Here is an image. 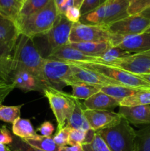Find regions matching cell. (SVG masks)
<instances>
[{
  "label": "cell",
  "mask_w": 150,
  "mask_h": 151,
  "mask_svg": "<svg viewBox=\"0 0 150 151\" xmlns=\"http://www.w3.org/2000/svg\"><path fill=\"white\" fill-rule=\"evenodd\" d=\"M70 63L71 66V75L66 79V86L77 85V84H87V85L96 86H124L94 71L81 67L74 63Z\"/></svg>",
  "instance_id": "9"
},
{
  "label": "cell",
  "mask_w": 150,
  "mask_h": 151,
  "mask_svg": "<svg viewBox=\"0 0 150 151\" xmlns=\"http://www.w3.org/2000/svg\"><path fill=\"white\" fill-rule=\"evenodd\" d=\"M54 131V127L50 121H44L38 128L37 131L40 133L41 136L51 137Z\"/></svg>",
  "instance_id": "40"
},
{
  "label": "cell",
  "mask_w": 150,
  "mask_h": 151,
  "mask_svg": "<svg viewBox=\"0 0 150 151\" xmlns=\"http://www.w3.org/2000/svg\"><path fill=\"white\" fill-rule=\"evenodd\" d=\"M78 65L81 67L105 76L106 78L119 83L121 85L143 90H150V84L139 75L129 73L126 71L115 67L111 65L99 62H69Z\"/></svg>",
  "instance_id": "4"
},
{
  "label": "cell",
  "mask_w": 150,
  "mask_h": 151,
  "mask_svg": "<svg viewBox=\"0 0 150 151\" xmlns=\"http://www.w3.org/2000/svg\"><path fill=\"white\" fill-rule=\"evenodd\" d=\"M130 54L131 53L118 47H110L104 54L99 57L98 62L106 63V64H110L120 58L126 57Z\"/></svg>",
  "instance_id": "33"
},
{
  "label": "cell",
  "mask_w": 150,
  "mask_h": 151,
  "mask_svg": "<svg viewBox=\"0 0 150 151\" xmlns=\"http://www.w3.org/2000/svg\"><path fill=\"white\" fill-rule=\"evenodd\" d=\"M109 65L134 75L150 74V50L120 58Z\"/></svg>",
  "instance_id": "11"
},
{
  "label": "cell",
  "mask_w": 150,
  "mask_h": 151,
  "mask_svg": "<svg viewBox=\"0 0 150 151\" xmlns=\"http://www.w3.org/2000/svg\"><path fill=\"white\" fill-rule=\"evenodd\" d=\"M23 105L19 106H0V120L13 124L20 117L21 109Z\"/></svg>",
  "instance_id": "31"
},
{
  "label": "cell",
  "mask_w": 150,
  "mask_h": 151,
  "mask_svg": "<svg viewBox=\"0 0 150 151\" xmlns=\"http://www.w3.org/2000/svg\"><path fill=\"white\" fill-rule=\"evenodd\" d=\"M98 133L111 151H135V131L123 118L116 126Z\"/></svg>",
  "instance_id": "5"
},
{
  "label": "cell",
  "mask_w": 150,
  "mask_h": 151,
  "mask_svg": "<svg viewBox=\"0 0 150 151\" xmlns=\"http://www.w3.org/2000/svg\"><path fill=\"white\" fill-rule=\"evenodd\" d=\"M83 111L84 109L79 99L75 97L74 108L68 119L66 125L70 128L81 130L84 131H88L91 130L88 120L84 115Z\"/></svg>",
  "instance_id": "21"
},
{
  "label": "cell",
  "mask_w": 150,
  "mask_h": 151,
  "mask_svg": "<svg viewBox=\"0 0 150 151\" xmlns=\"http://www.w3.org/2000/svg\"><path fill=\"white\" fill-rule=\"evenodd\" d=\"M88 131L71 128L69 131V145H82L87 142Z\"/></svg>",
  "instance_id": "35"
},
{
  "label": "cell",
  "mask_w": 150,
  "mask_h": 151,
  "mask_svg": "<svg viewBox=\"0 0 150 151\" xmlns=\"http://www.w3.org/2000/svg\"><path fill=\"white\" fill-rule=\"evenodd\" d=\"M84 0H74V6L80 9Z\"/></svg>",
  "instance_id": "47"
},
{
  "label": "cell",
  "mask_w": 150,
  "mask_h": 151,
  "mask_svg": "<svg viewBox=\"0 0 150 151\" xmlns=\"http://www.w3.org/2000/svg\"><path fill=\"white\" fill-rule=\"evenodd\" d=\"M64 16H66V19L69 21H70L72 23H77L79 22V19L81 17V13L80 9L77 8V7H71L67 10V11L65 13Z\"/></svg>",
  "instance_id": "41"
},
{
  "label": "cell",
  "mask_w": 150,
  "mask_h": 151,
  "mask_svg": "<svg viewBox=\"0 0 150 151\" xmlns=\"http://www.w3.org/2000/svg\"><path fill=\"white\" fill-rule=\"evenodd\" d=\"M68 45L82 52L84 54L90 56H95V57L101 56L111 47L110 41L69 43Z\"/></svg>",
  "instance_id": "22"
},
{
  "label": "cell",
  "mask_w": 150,
  "mask_h": 151,
  "mask_svg": "<svg viewBox=\"0 0 150 151\" xmlns=\"http://www.w3.org/2000/svg\"><path fill=\"white\" fill-rule=\"evenodd\" d=\"M58 16L54 0H50L41 10L17 22L16 25L21 35L33 39L46 33L54 25Z\"/></svg>",
  "instance_id": "2"
},
{
  "label": "cell",
  "mask_w": 150,
  "mask_h": 151,
  "mask_svg": "<svg viewBox=\"0 0 150 151\" xmlns=\"http://www.w3.org/2000/svg\"><path fill=\"white\" fill-rule=\"evenodd\" d=\"M149 7H150V0H129L128 14L129 16L139 14Z\"/></svg>",
  "instance_id": "36"
},
{
  "label": "cell",
  "mask_w": 150,
  "mask_h": 151,
  "mask_svg": "<svg viewBox=\"0 0 150 151\" xmlns=\"http://www.w3.org/2000/svg\"><path fill=\"white\" fill-rule=\"evenodd\" d=\"M27 144L44 151H64L63 147L57 145L51 137L38 135L36 138L23 139Z\"/></svg>",
  "instance_id": "26"
},
{
  "label": "cell",
  "mask_w": 150,
  "mask_h": 151,
  "mask_svg": "<svg viewBox=\"0 0 150 151\" xmlns=\"http://www.w3.org/2000/svg\"><path fill=\"white\" fill-rule=\"evenodd\" d=\"M82 147L83 151H111L98 132L95 133L90 142L82 144Z\"/></svg>",
  "instance_id": "34"
},
{
  "label": "cell",
  "mask_w": 150,
  "mask_h": 151,
  "mask_svg": "<svg viewBox=\"0 0 150 151\" xmlns=\"http://www.w3.org/2000/svg\"><path fill=\"white\" fill-rule=\"evenodd\" d=\"M44 94L48 100L57 122V131H59L66 126L68 119L73 111L75 97L72 94H67L62 91V90L56 89L52 87L46 88Z\"/></svg>",
  "instance_id": "6"
},
{
  "label": "cell",
  "mask_w": 150,
  "mask_h": 151,
  "mask_svg": "<svg viewBox=\"0 0 150 151\" xmlns=\"http://www.w3.org/2000/svg\"><path fill=\"white\" fill-rule=\"evenodd\" d=\"M12 131L16 137L22 139L36 138L38 136L29 119L19 117L13 123Z\"/></svg>",
  "instance_id": "23"
},
{
  "label": "cell",
  "mask_w": 150,
  "mask_h": 151,
  "mask_svg": "<svg viewBox=\"0 0 150 151\" xmlns=\"http://www.w3.org/2000/svg\"><path fill=\"white\" fill-rule=\"evenodd\" d=\"M10 145L13 151H44L32 147L30 145L27 144L24 140L17 137L16 139H13V143Z\"/></svg>",
  "instance_id": "38"
},
{
  "label": "cell",
  "mask_w": 150,
  "mask_h": 151,
  "mask_svg": "<svg viewBox=\"0 0 150 151\" xmlns=\"http://www.w3.org/2000/svg\"><path fill=\"white\" fill-rule=\"evenodd\" d=\"M146 105H150V90H141L133 95L123 99L119 106L130 107Z\"/></svg>",
  "instance_id": "29"
},
{
  "label": "cell",
  "mask_w": 150,
  "mask_h": 151,
  "mask_svg": "<svg viewBox=\"0 0 150 151\" xmlns=\"http://www.w3.org/2000/svg\"><path fill=\"white\" fill-rule=\"evenodd\" d=\"M20 35L16 23L0 15V44L14 50Z\"/></svg>",
  "instance_id": "17"
},
{
  "label": "cell",
  "mask_w": 150,
  "mask_h": 151,
  "mask_svg": "<svg viewBox=\"0 0 150 151\" xmlns=\"http://www.w3.org/2000/svg\"><path fill=\"white\" fill-rule=\"evenodd\" d=\"M105 8L106 2L92 11L81 15L79 22L81 24H84L104 25Z\"/></svg>",
  "instance_id": "28"
},
{
  "label": "cell",
  "mask_w": 150,
  "mask_h": 151,
  "mask_svg": "<svg viewBox=\"0 0 150 151\" xmlns=\"http://www.w3.org/2000/svg\"><path fill=\"white\" fill-rule=\"evenodd\" d=\"M66 1H67V0H54V3H55L56 7H57V10H58V9H60Z\"/></svg>",
  "instance_id": "46"
},
{
  "label": "cell",
  "mask_w": 150,
  "mask_h": 151,
  "mask_svg": "<svg viewBox=\"0 0 150 151\" xmlns=\"http://www.w3.org/2000/svg\"><path fill=\"white\" fill-rule=\"evenodd\" d=\"M83 105L85 109L110 111L119 106L120 102L99 91L85 100Z\"/></svg>",
  "instance_id": "19"
},
{
  "label": "cell",
  "mask_w": 150,
  "mask_h": 151,
  "mask_svg": "<svg viewBox=\"0 0 150 151\" xmlns=\"http://www.w3.org/2000/svg\"><path fill=\"white\" fill-rule=\"evenodd\" d=\"M141 16L146 18V19L150 20V7H149L148 8L145 9L144 10H143L141 13H139Z\"/></svg>",
  "instance_id": "45"
},
{
  "label": "cell",
  "mask_w": 150,
  "mask_h": 151,
  "mask_svg": "<svg viewBox=\"0 0 150 151\" xmlns=\"http://www.w3.org/2000/svg\"><path fill=\"white\" fill-rule=\"evenodd\" d=\"M72 26L73 23L68 20L64 15L58 14L54 25L46 33L35 37L44 40L42 44L35 46L43 58H46L54 50L69 44Z\"/></svg>",
  "instance_id": "3"
},
{
  "label": "cell",
  "mask_w": 150,
  "mask_h": 151,
  "mask_svg": "<svg viewBox=\"0 0 150 151\" xmlns=\"http://www.w3.org/2000/svg\"><path fill=\"white\" fill-rule=\"evenodd\" d=\"M149 26L150 20L137 14L106 25V28L112 35H129L143 33Z\"/></svg>",
  "instance_id": "10"
},
{
  "label": "cell",
  "mask_w": 150,
  "mask_h": 151,
  "mask_svg": "<svg viewBox=\"0 0 150 151\" xmlns=\"http://www.w3.org/2000/svg\"><path fill=\"white\" fill-rule=\"evenodd\" d=\"M13 142V137L10 131L5 125L0 128V143L4 145H11Z\"/></svg>",
  "instance_id": "43"
},
{
  "label": "cell",
  "mask_w": 150,
  "mask_h": 151,
  "mask_svg": "<svg viewBox=\"0 0 150 151\" xmlns=\"http://www.w3.org/2000/svg\"><path fill=\"white\" fill-rule=\"evenodd\" d=\"M110 35L106 25H89L77 22L73 24L69 43L110 41Z\"/></svg>",
  "instance_id": "8"
},
{
  "label": "cell",
  "mask_w": 150,
  "mask_h": 151,
  "mask_svg": "<svg viewBox=\"0 0 150 151\" xmlns=\"http://www.w3.org/2000/svg\"><path fill=\"white\" fill-rule=\"evenodd\" d=\"M0 83H4V82H0Z\"/></svg>",
  "instance_id": "51"
},
{
  "label": "cell",
  "mask_w": 150,
  "mask_h": 151,
  "mask_svg": "<svg viewBox=\"0 0 150 151\" xmlns=\"http://www.w3.org/2000/svg\"><path fill=\"white\" fill-rule=\"evenodd\" d=\"M107 0H84L80 7L81 15L91 12L98 8L107 1Z\"/></svg>",
  "instance_id": "39"
},
{
  "label": "cell",
  "mask_w": 150,
  "mask_h": 151,
  "mask_svg": "<svg viewBox=\"0 0 150 151\" xmlns=\"http://www.w3.org/2000/svg\"><path fill=\"white\" fill-rule=\"evenodd\" d=\"M43 73L48 87L61 90L66 86V79L71 75V66L68 62L44 58Z\"/></svg>",
  "instance_id": "7"
},
{
  "label": "cell",
  "mask_w": 150,
  "mask_h": 151,
  "mask_svg": "<svg viewBox=\"0 0 150 151\" xmlns=\"http://www.w3.org/2000/svg\"><path fill=\"white\" fill-rule=\"evenodd\" d=\"M44 60V58L38 51L33 40L20 35L13 52V69H22L30 72L48 88L43 73Z\"/></svg>",
  "instance_id": "1"
},
{
  "label": "cell",
  "mask_w": 150,
  "mask_h": 151,
  "mask_svg": "<svg viewBox=\"0 0 150 151\" xmlns=\"http://www.w3.org/2000/svg\"><path fill=\"white\" fill-rule=\"evenodd\" d=\"M99 90L121 102L123 99L133 95L143 89L132 88L126 86H103L99 87Z\"/></svg>",
  "instance_id": "24"
},
{
  "label": "cell",
  "mask_w": 150,
  "mask_h": 151,
  "mask_svg": "<svg viewBox=\"0 0 150 151\" xmlns=\"http://www.w3.org/2000/svg\"><path fill=\"white\" fill-rule=\"evenodd\" d=\"M123 119L135 125H150V105L138 106H119V112Z\"/></svg>",
  "instance_id": "15"
},
{
  "label": "cell",
  "mask_w": 150,
  "mask_h": 151,
  "mask_svg": "<svg viewBox=\"0 0 150 151\" xmlns=\"http://www.w3.org/2000/svg\"><path fill=\"white\" fill-rule=\"evenodd\" d=\"M46 58L54 59L65 62H98L99 57L90 56L82 52L65 45L54 50Z\"/></svg>",
  "instance_id": "16"
},
{
  "label": "cell",
  "mask_w": 150,
  "mask_h": 151,
  "mask_svg": "<svg viewBox=\"0 0 150 151\" xmlns=\"http://www.w3.org/2000/svg\"><path fill=\"white\" fill-rule=\"evenodd\" d=\"M22 4L21 0H0V15L16 23Z\"/></svg>",
  "instance_id": "25"
},
{
  "label": "cell",
  "mask_w": 150,
  "mask_h": 151,
  "mask_svg": "<svg viewBox=\"0 0 150 151\" xmlns=\"http://www.w3.org/2000/svg\"><path fill=\"white\" fill-rule=\"evenodd\" d=\"M129 0H107L106 1L104 25L110 24L129 16Z\"/></svg>",
  "instance_id": "18"
},
{
  "label": "cell",
  "mask_w": 150,
  "mask_h": 151,
  "mask_svg": "<svg viewBox=\"0 0 150 151\" xmlns=\"http://www.w3.org/2000/svg\"><path fill=\"white\" fill-rule=\"evenodd\" d=\"M16 86L13 83H0V106L2 104L4 99L13 91Z\"/></svg>",
  "instance_id": "42"
},
{
  "label": "cell",
  "mask_w": 150,
  "mask_h": 151,
  "mask_svg": "<svg viewBox=\"0 0 150 151\" xmlns=\"http://www.w3.org/2000/svg\"><path fill=\"white\" fill-rule=\"evenodd\" d=\"M144 32H145V33H148V34H150V26L149 27L147 28V29H146L145 31H144Z\"/></svg>",
  "instance_id": "50"
},
{
  "label": "cell",
  "mask_w": 150,
  "mask_h": 151,
  "mask_svg": "<svg viewBox=\"0 0 150 151\" xmlns=\"http://www.w3.org/2000/svg\"><path fill=\"white\" fill-rule=\"evenodd\" d=\"M11 83L24 91H36L44 94L47 88L35 76L22 69H14L11 74Z\"/></svg>",
  "instance_id": "14"
},
{
  "label": "cell",
  "mask_w": 150,
  "mask_h": 151,
  "mask_svg": "<svg viewBox=\"0 0 150 151\" xmlns=\"http://www.w3.org/2000/svg\"><path fill=\"white\" fill-rule=\"evenodd\" d=\"M110 44L111 47H118L128 52H141L150 50V34L143 32L129 35H110Z\"/></svg>",
  "instance_id": "12"
},
{
  "label": "cell",
  "mask_w": 150,
  "mask_h": 151,
  "mask_svg": "<svg viewBox=\"0 0 150 151\" xmlns=\"http://www.w3.org/2000/svg\"><path fill=\"white\" fill-rule=\"evenodd\" d=\"M71 86L72 88V96L79 100V99L87 100L100 91V86L87 85V84H77V85H72Z\"/></svg>",
  "instance_id": "32"
},
{
  "label": "cell",
  "mask_w": 150,
  "mask_h": 151,
  "mask_svg": "<svg viewBox=\"0 0 150 151\" xmlns=\"http://www.w3.org/2000/svg\"><path fill=\"white\" fill-rule=\"evenodd\" d=\"M71 128L67 125L63 128L62 129L57 131V133L53 137V140L57 145L60 147H66L69 145V131Z\"/></svg>",
  "instance_id": "37"
},
{
  "label": "cell",
  "mask_w": 150,
  "mask_h": 151,
  "mask_svg": "<svg viewBox=\"0 0 150 151\" xmlns=\"http://www.w3.org/2000/svg\"><path fill=\"white\" fill-rule=\"evenodd\" d=\"M64 151H83L82 150V145H69L63 147Z\"/></svg>",
  "instance_id": "44"
},
{
  "label": "cell",
  "mask_w": 150,
  "mask_h": 151,
  "mask_svg": "<svg viewBox=\"0 0 150 151\" xmlns=\"http://www.w3.org/2000/svg\"><path fill=\"white\" fill-rule=\"evenodd\" d=\"M135 151H150V125L135 131Z\"/></svg>",
  "instance_id": "30"
},
{
  "label": "cell",
  "mask_w": 150,
  "mask_h": 151,
  "mask_svg": "<svg viewBox=\"0 0 150 151\" xmlns=\"http://www.w3.org/2000/svg\"><path fill=\"white\" fill-rule=\"evenodd\" d=\"M83 113L91 129L95 132L116 126L122 120L119 113L110 111L84 109Z\"/></svg>",
  "instance_id": "13"
},
{
  "label": "cell",
  "mask_w": 150,
  "mask_h": 151,
  "mask_svg": "<svg viewBox=\"0 0 150 151\" xmlns=\"http://www.w3.org/2000/svg\"><path fill=\"white\" fill-rule=\"evenodd\" d=\"M0 151H12L11 149L7 147L6 145L0 143Z\"/></svg>",
  "instance_id": "49"
},
{
  "label": "cell",
  "mask_w": 150,
  "mask_h": 151,
  "mask_svg": "<svg viewBox=\"0 0 150 151\" xmlns=\"http://www.w3.org/2000/svg\"><path fill=\"white\" fill-rule=\"evenodd\" d=\"M142 79H144V81H146L148 83L150 84V74H145V75H139Z\"/></svg>",
  "instance_id": "48"
},
{
  "label": "cell",
  "mask_w": 150,
  "mask_h": 151,
  "mask_svg": "<svg viewBox=\"0 0 150 151\" xmlns=\"http://www.w3.org/2000/svg\"><path fill=\"white\" fill-rule=\"evenodd\" d=\"M49 1L50 0H24L16 24L41 10L48 4Z\"/></svg>",
  "instance_id": "27"
},
{
  "label": "cell",
  "mask_w": 150,
  "mask_h": 151,
  "mask_svg": "<svg viewBox=\"0 0 150 151\" xmlns=\"http://www.w3.org/2000/svg\"><path fill=\"white\" fill-rule=\"evenodd\" d=\"M14 50L0 44V82L11 83Z\"/></svg>",
  "instance_id": "20"
}]
</instances>
